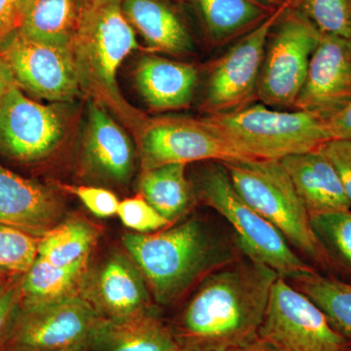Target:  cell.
<instances>
[{
	"label": "cell",
	"mask_w": 351,
	"mask_h": 351,
	"mask_svg": "<svg viewBox=\"0 0 351 351\" xmlns=\"http://www.w3.org/2000/svg\"><path fill=\"white\" fill-rule=\"evenodd\" d=\"M278 277L274 269L250 258L212 272L172 328L181 351H232L258 339Z\"/></svg>",
	"instance_id": "obj_1"
},
{
	"label": "cell",
	"mask_w": 351,
	"mask_h": 351,
	"mask_svg": "<svg viewBox=\"0 0 351 351\" xmlns=\"http://www.w3.org/2000/svg\"><path fill=\"white\" fill-rule=\"evenodd\" d=\"M123 245L154 301L175 304L212 272L232 262L228 249L200 219L152 233H128Z\"/></svg>",
	"instance_id": "obj_2"
},
{
	"label": "cell",
	"mask_w": 351,
	"mask_h": 351,
	"mask_svg": "<svg viewBox=\"0 0 351 351\" xmlns=\"http://www.w3.org/2000/svg\"><path fill=\"white\" fill-rule=\"evenodd\" d=\"M122 2L80 0L71 48L82 90L141 130L145 117L132 110L117 85L120 66L138 48L135 29L124 15Z\"/></svg>",
	"instance_id": "obj_3"
},
{
	"label": "cell",
	"mask_w": 351,
	"mask_h": 351,
	"mask_svg": "<svg viewBox=\"0 0 351 351\" xmlns=\"http://www.w3.org/2000/svg\"><path fill=\"white\" fill-rule=\"evenodd\" d=\"M221 163L239 195L276 226L291 246L323 269L332 267L280 160L249 158Z\"/></svg>",
	"instance_id": "obj_4"
},
{
	"label": "cell",
	"mask_w": 351,
	"mask_h": 351,
	"mask_svg": "<svg viewBox=\"0 0 351 351\" xmlns=\"http://www.w3.org/2000/svg\"><path fill=\"white\" fill-rule=\"evenodd\" d=\"M201 119L246 158L281 160L331 140L324 122L311 113L274 110L263 104Z\"/></svg>",
	"instance_id": "obj_5"
},
{
	"label": "cell",
	"mask_w": 351,
	"mask_h": 351,
	"mask_svg": "<svg viewBox=\"0 0 351 351\" xmlns=\"http://www.w3.org/2000/svg\"><path fill=\"white\" fill-rule=\"evenodd\" d=\"M196 195L228 221L247 257L286 279L315 271L293 250L280 232L239 195L225 166L214 161L201 173Z\"/></svg>",
	"instance_id": "obj_6"
},
{
	"label": "cell",
	"mask_w": 351,
	"mask_h": 351,
	"mask_svg": "<svg viewBox=\"0 0 351 351\" xmlns=\"http://www.w3.org/2000/svg\"><path fill=\"white\" fill-rule=\"evenodd\" d=\"M270 32L258 80L257 100L271 108H293L322 34L291 4Z\"/></svg>",
	"instance_id": "obj_7"
},
{
	"label": "cell",
	"mask_w": 351,
	"mask_h": 351,
	"mask_svg": "<svg viewBox=\"0 0 351 351\" xmlns=\"http://www.w3.org/2000/svg\"><path fill=\"white\" fill-rule=\"evenodd\" d=\"M258 339L276 351H343L350 346L319 307L281 276L270 291Z\"/></svg>",
	"instance_id": "obj_8"
},
{
	"label": "cell",
	"mask_w": 351,
	"mask_h": 351,
	"mask_svg": "<svg viewBox=\"0 0 351 351\" xmlns=\"http://www.w3.org/2000/svg\"><path fill=\"white\" fill-rule=\"evenodd\" d=\"M292 2L287 0L276 8L212 66L202 105L207 115L237 112L257 100L258 80L270 32Z\"/></svg>",
	"instance_id": "obj_9"
},
{
	"label": "cell",
	"mask_w": 351,
	"mask_h": 351,
	"mask_svg": "<svg viewBox=\"0 0 351 351\" xmlns=\"http://www.w3.org/2000/svg\"><path fill=\"white\" fill-rule=\"evenodd\" d=\"M103 320L80 295L46 306H21L5 351H88Z\"/></svg>",
	"instance_id": "obj_10"
},
{
	"label": "cell",
	"mask_w": 351,
	"mask_h": 351,
	"mask_svg": "<svg viewBox=\"0 0 351 351\" xmlns=\"http://www.w3.org/2000/svg\"><path fill=\"white\" fill-rule=\"evenodd\" d=\"M0 58L18 86L38 98L69 101L82 90L71 47L36 40L15 29L0 43Z\"/></svg>",
	"instance_id": "obj_11"
},
{
	"label": "cell",
	"mask_w": 351,
	"mask_h": 351,
	"mask_svg": "<svg viewBox=\"0 0 351 351\" xmlns=\"http://www.w3.org/2000/svg\"><path fill=\"white\" fill-rule=\"evenodd\" d=\"M143 167L166 164L249 159L217 135L202 119L162 117L145 120L140 130Z\"/></svg>",
	"instance_id": "obj_12"
},
{
	"label": "cell",
	"mask_w": 351,
	"mask_h": 351,
	"mask_svg": "<svg viewBox=\"0 0 351 351\" xmlns=\"http://www.w3.org/2000/svg\"><path fill=\"white\" fill-rule=\"evenodd\" d=\"M66 120L52 106L27 98L14 86L0 103V154L20 162L49 157L63 142Z\"/></svg>",
	"instance_id": "obj_13"
},
{
	"label": "cell",
	"mask_w": 351,
	"mask_h": 351,
	"mask_svg": "<svg viewBox=\"0 0 351 351\" xmlns=\"http://www.w3.org/2000/svg\"><path fill=\"white\" fill-rule=\"evenodd\" d=\"M351 103V39L322 34L295 101L324 123Z\"/></svg>",
	"instance_id": "obj_14"
},
{
	"label": "cell",
	"mask_w": 351,
	"mask_h": 351,
	"mask_svg": "<svg viewBox=\"0 0 351 351\" xmlns=\"http://www.w3.org/2000/svg\"><path fill=\"white\" fill-rule=\"evenodd\" d=\"M80 295L106 320L125 319L151 309V292L129 256L114 253L88 269Z\"/></svg>",
	"instance_id": "obj_15"
},
{
	"label": "cell",
	"mask_w": 351,
	"mask_h": 351,
	"mask_svg": "<svg viewBox=\"0 0 351 351\" xmlns=\"http://www.w3.org/2000/svg\"><path fill=\"white\" fill-rule=\"evenodd\" d=\"M82 162L90 177L117 186L128 184L135 172L136 151L130 137L97 101L88 108Z\"/></svg>",
	"instance_id": "obj_16"
},
{
	"label": "cell",
	"mask_w": 351,
	"mask_h": 351,
	"mask_svg": "<svg viewBox=\"0 0 351 351\" xmlns=\"http://www.w3.org/2000/svg\"><path fill=\"white\" fill-rule=\"evenodd\" d=\"M64 213V200L54 189L0 163V226L40 239L63 221Z\"/></svg>",
	"instance_id": "obj_17"
},
{
	"label": "cell",
	"mask_w": 351,
	"mask_h": 351,
	"mask_svg": "<svg viewBox=\"0 0 351 351\" xmlns=\"http://www.w3.org/2000/svg\"><path fill=\"white\" fill-rule=\"evenodd\" d=\"M309 216L351 209L338 173L321 147L280 160Z\"/></svg>",
	"instance_id": "obj_18"
},
{
	"label": "cell",
	"mask_w": 351,
	"mask_h": 351,
	"mask_svg": "<svg viewBox=\"0 0 351 351\" xmlns=\"http://www.w3.org/2000/svg\"><path fill=\"white\" fill-rule=\"evenodd\" d=\"M135 80L141 96L152 110H181L193 100L198 71L193 64L145 56L138 62Z\"/></svg>",
	"instance_id": "obj_19"
},
{
	"label": "cell",
	"mask_w": 351,
	"mask_h": 351,
	"mask_svg": "<svg viewBox=\"0 0 351 351\" xmlns=\"http://www.w3.org/2000/svg\"><path fill=\"white\" fill-rule=\"evenodd\" d=\"M90 350L181 351V348L172 327L149 309L125 319H104Z\"/></svg>",
	"instance_id": "obj_20"
},
{
	"label": "cell",
	"mask_w": 351,
	"mask_h": 351,
	"mask_svg": "<svg viewBox=\"0 0 351 351\" xmlns=\"http://www.w3.org/2000/svg\"><path fill=\"white\" fill-rule=\"evenodd\" d=\"M122 8L152 50L174 55L193 50V39L186 25L164 0H123Z\"/></svg>",
	"instance_id": "obj_21"
},
{
	"label": "cell",
	"mask_w": 351,
	"mask_h": 351,
	"mask_svg": "<svg viewBox=\"0 0 351 351\" xmlns=\"http://www.w3.org/2000/svg\"><path fill=\"white\" fill-rule=\"evenodd\" d=\"M100 230L82 217L63 219L39 239L38 256L63 269H89Z\"/></svg>",
	"instance_id": "obj_22"
},
{
	"label": "cell",
	"mask_w": 351,
	"mask_h": 351,
	"mask_svg": "<svg viewBox=\"0 0 351 351\" xmlns=\"http://www.w3.org/2000/svg\"><path fill=\"white\" fill-rule=\"evenodd\" d=\"M186 170V164H166L145 170L141 178V195L173 225L193 209L197 197Z\"/></svg>",
	"instance_id": "obj_23"
},
{
	"label": "cell",
	"mask_w": 351,
	"mask_h": 351,
	"mask_svg": "<svg viewBox=\"0 0 351 351\" xmlns=\"http://www.w3.org/2000/svg\"><path fill=\"white\" fill-rule=\"evenodd\" d=\"M210 38L217 45L230 43L262 24L276 11L256 0H193Z\"/></svg>",
	"instance_id": "obj_24"
},
{
	"label": "cell",
	"mask_w": 351,
	"mask_h": 351,
	"mask_svg": "<svg viewBox=\"0 0 351 351\" xmlns=\"http://www.w3.org/2000/svg\"><path fill=\"white\" fill-rule=\"evenodd\" d=\"M80 0H25L18 31L29 38L71 47Z\"/></svg>",
	"instance_id": "obj_25"
},
{
	"label": "cell",
	"mask_w": 351,
	"mask_h": 351,
	"mask_svg": "<svg viewBox=\"0 0 351 351\" xmlns=\"http://www.w3.org/2000/svg\"><path fill=\"white\" fill-rule=\"evenodd\" d=\"M87 271L56 267L38 256L23 274L21 306H46L80 295Z\"/></svg>",
	"instance_id": "obj_26"
},
{
	"label": "cell",
	"mask_w": 351,
	"mask_h": 351,
	"mask_svg": "<svg viewBox=\"0 0 351 351\" xmlns=\"http://www.w3.org/2000/svg\"><path fill=\"white\" fill-rule=\"evenodd\" d=\"M316 304L332 327L351 339V283L317 271L287 279Z\"/></svg>",
	"instance_id": "obj_27"
},
{
	"label": "cell",
	"mask_w": 351,
	"mask_h": 351,
	"mask_svg": "<svg viewBox=\"0 0 351 351\" xmlns=\"http://www.w3.org/2000/svg\"><path fill=\"white\" fill-rule=\"evenodd\" d=\"M318 239L331 258L351 274V209L311 217Z\"/></svg>",
	"instance_id": "obj_28"
},
{
	"label": "cell",
	"mask_w": 351,
	"mask_h": 351,
	"mask_svg": "<svg viewBox=\"0 0 351 351\" xmlns=\"http://www.w3.org/2000/svg\"><path fill=\"white\" fill-rule=\"evenodd\" d=\"M325 36L351 39V0H293Z\"/></svg>",
	"instance_id": "obj_29"
},
{
	"label": "cell",
	"mask_w": 351,
	"mask_h": 351,
	"mask_svg": "<svg viewBox=\"0 0 351 351\" xmlns=\"http://www.w3.org/2000/svg\"><path fill=\"white\" fill-rule=\"evenodd\" d=\"M39 237L0 226V267L24 274L38 257Z\"/></svg>",
	"instance_id": "obj_30"
},
{
	"label": "cell",
	"mask_w": 351,
	"mask_h": 351,
	"mask_svg": "<svg viewBox=\"0 0 351 351\" xmlns=\"http://www.w3.org/2000/svg\"><path fill=\"white\" fill-rule=\"evenodd\" d=\"M117 215L127 228L142 234L159 232L173 226L141 193L120 201Z\"/></svg>",
	"instance_id": "obj_31"
},
{
	"label": "cell",
	"mask_w": 351,
	"mask_h": 351,
	"mask_svg": "<svg viewBox=\"0 0 351 351\" xmlns=\"http://www.w3.org/2000/svg\"><path fill=\"white\" fill-rule=\"evenodd\" d=\"M63 189L75 195L98 218H110L117 213L120 201L110 189L93 186H63Z\"/></svg>",
	"instance_id": "obj_32"
},
{
	"label": "cell",
	"mask_w": 351,
	"mask_h": 351,
	"mask_svg": "<svg viewBox=\"0 0 351 351\" xmlns=\"http://www.w3.org/2000/svg\"><path fill=\"white\" fill-rule=\"evenodd\" d=\"M22 276L0 289V351H5L7 341L22 302Z\"/></svg>",
	"instance_id": "obj_33"
},
{
	"label": "cell",
	"mask_w": 351,
	"mask_h": 351,
	"mask_svg": "<svg viewBox=\"0 0 351 351\" xmlns=\"http://www.w3.org/2000/svg\"><path fill=\"white\" fill-rule=\"evenodd\" d=\"M321 149L338 173L351 204V140H330Z\"/></svg>",
	"instance_id": "obj_34"
},
{
	"label": "cell",
	"mask_w": 351,
	"mask_h": 351,
	"mask_svg": "<svg viewBox=\"0 0 351 351\" xmlns=\"http://www.w3.org/2000/svg\"><path fill=\"white\" fill-rule=\"evenodd\" d=\"M25 0H0V43L19 27Z\"/></svg>",
	"instance_id": "obj_35"
},
{
	"label": "cell",
	"mask_w": 351,
	"mask_h": 351,
	"mask_svg": "<svg viewBox=\"0 0 351 351\" xmlns=\"http://www.w3.org/2000/svg\"><path fill=\"white\" fill-rule=\"evenodd\" d=\"M325 125L331 140H351V103Z\"/></svg>",
	"instance_id": "obj_36"
},
{
	"label": "cell",
	"mask_w": 351,
	"mask_h": 351,
	"mask_svg": "<svg viewBox=\"0 0 351 351\" xmlns=\"http://www.w3.org/2000/svg\"><path fill=\"white\" fill-rule=\"evenodd\" d=\"M14 86L18 85L14 80L12 73L0 58V103Z\"/></svg>",
	"instance_id": "obj_37"
},
{
	"label": "cell",
	"mask_w": 351,
	"mask_h": 351,
	"mask_svg": "<svg viewBox=\"0 0 351 351\" xmlns=\"http://www.w3.org/2000/svg\"><path fill=\"white\" fill-rule=\"evenodd\" d=\"M232 351H276L274 348H270L269 345L263 343L260 339H256L253 343L249 345L242 346V348H237V350Z\"/></svg>",
	"instance_id": "obj_38"
},
{
	"label": "cell",
	"mask_w": 351,
	"mask_h": 351,
	"mask_svg": "<svg viewBox=\"0 0 351 351\" xmlns=\"http://www.w3.org/2000/svg\"><path fill=\"white\" fill-rule=\"evenodd\" d=\"M19 276L21 274H15V272L10 271V270L0 267V289L3 288L4 286H6L7 284L11 282L13 279Z\"/></svg>",
	"instance_id": "obj_39"
},
{
	"label": "cell",
	"mask_w": 351,
	"mask_h": 351,
	"mask_svg": "<svg viewBox=\"0 0 351 351\" xmlns=\"http://www.w3.org/2000/svg\"><path fill=\"white\" fill-rule=\"evenodd\" d=\"M256 1L260 2V3L263 4V5L269 6L270 8L276 9L285 3L287 0H256Z\"/></svg>",
	"instance_id": "obj_40"
},
{
	"label": "cell",
	"mask_w": 351,
	"mask_h": 351,
	"mask_svg": "<svg viewBox=\"0 0 351 351\" xmlns=\"http://www.w3.org/2000/svg\"><path fill=\"white\" fill-rule=\"evenodd\" d=\"M343 351H351V346H346L345 350H343Z\"/></svg>",
	"instance_id": "obj_41"
},
{
	"label": "cell",
	"mask_w": 351,
	"mask_h": 351,
	"mask_svg": "<svg viewBox=\"0 0 351 351\" xmlns=\"http://www.w3.org/2000/svg\"><path fill=\"white\" fill-rule=\"evenodd\" d=\"M51 351H80V350H51Z\"/></svg>",
	"instance_id": "obj_42"
}]
</instances>
